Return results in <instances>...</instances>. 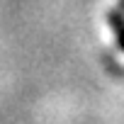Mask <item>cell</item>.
<instances>
[{"mask_svg": "<svg viewBox=\"0 0 124 124\" xmlns=\"http://www.w3.org/2000/svg\"><path fill=\"white\" fill-rule=\"evenodd\" d=\"M107 24H109V29H112L114 39H117V46L124 51V12L119 8L117 10H109L107 12Z\"/></svg>", "mask_w": 124, "mask_h": 124, "instance_id": "obj_1", "label": "cell"}, {"mask_svg": "<svg viewBox=\"0 0 124 124\" xmlns=\"http://www.w3.org/2000/svg\"><path fill=\"white\" fill-rule=\"evenodd\" d=\"M119 10H122V12H124V0H119Z\"/></svg>", "mask_w": 124, "mask_h": 124, "instance_id": "obj_2", "label": "cell"}]
</instances>
